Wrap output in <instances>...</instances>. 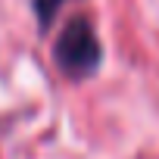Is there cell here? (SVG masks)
<instances>
[{"instance_id": "cell-2", "label": "cell", "mask_w": 159, "mask_h": 159, "mask_svg": "<svg viewBox=\"0 0 159 159\" xmlns=\"http://www.w3.org/2000/svg\"><path fill=\"white\" fill-rule=\"evenodd\" d=\"M62 3V0H38V16H41V25H50L56 7Z\"/></svg>"}, {"instance_id": "cell-1", "label": "cell", "mask_w": 159, "mask_h": 159, "mask_svg": "<svg viewBox=\"0 0 159 159\" xmlns=\"http://www.w3.org/2000/svg\"><path fill=\"white\" fill-rule=\"evenodd\" d=\"M56 66L69 75V78H88L91 72H97L100 66V41L91 28L88 19H75L69 22V28L59 34L56 47H53Z\"/></svg>"}]
</instances>
